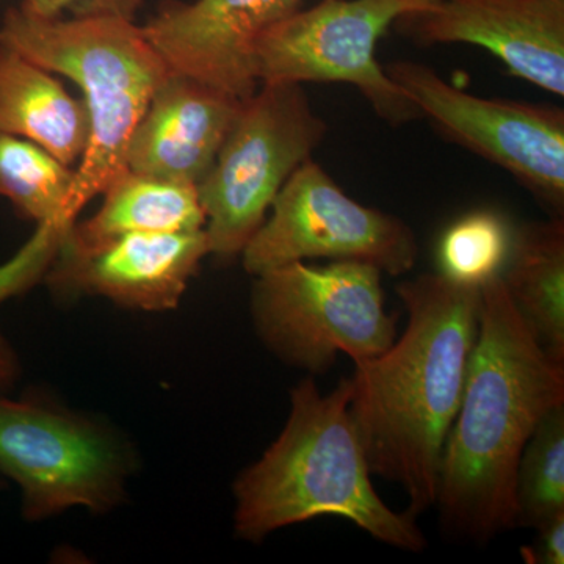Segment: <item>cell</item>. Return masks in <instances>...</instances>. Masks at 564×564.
<instances>
[{"label":"cell","mask_w":564,"mask_h":564,"mask_svg":"<svg viewBox=\"0 0 564 564\" xmlns=\"http://www.w3.org/2000/svg\"><path fill=\"white\" fill-rule=\"evenodd\" d=\"M408 325L355 362L350 414L370 473L400 485L408 513L436 507L441 459L462 403L480 325L481 291L441 273L400 282Z\"/></svg>","instance_id":"obj_1"},{"label":"cell","mask_w":564,"mask_h":564,"mask_svg":"<svg viewBox=\"0 0 564 564\" xmlns=\"http://www.w3.org/2000/svg\"><path fill=\"white\" fill-rule=\"evenodd\" d=\"M480 291V325L444 444L436 507L445 532L485 543L516 527L519 462L538 423L564 404V361L536 343L500 274Z\"/></svg>","instance_id":"obj_2"},{"label":"cell","mask_w":564,"mask_h":564,"mask_svg":"<svg viewBox=\"0 0 564 564\" xmlns=\"http://www.w3.org/2000/svg\"><path fill=\"white\" fill-rule=\"evenodd\" d=\"M351 378L318 391L313 377L291 392V414L278 440L234 484V532L261 543L285 527L339 516L391 547L422 552L413 514L397 513L372 484L350 414Z\"/></svg>","instance_id":"obj_3"},{"label":"cell","mask_w":564,"mask_h":564,"mask_svg":"<svg viewBox=\"0 0 564 564\" xmlns=\"http://www.w3.org/2000/svg\"><path fill=\"white\" fill-rule=\"evenodd\" d=\"M0 44L84 93L90 139L66 204V218L76 223L79 212L128 170L133 129L172 69L143 29L122 18L46 20L14 7L0 24Z\"/></svg>","instance_id":"obj_4"},{"label":"cell","mask_w":564,"mask_h":564,"mask_svg":"<svg viewBox=\"0 0 564 564\" xmlns=\"http://www.w3.org/2000/svg\"><path fill=\"white\" fill-rule=\"evenodd\" d=\"M135 469L132 445L101 419L46 397L0 395V474L20 486L28 521L69 508L109 513Z\"/></svg>","instance_id":"obj_5"},{"label":"cell","mask_w":564,"mask_h":564,"mask_svg":"<svg viewBox=\"0 0 564 564\" xmlns=\"http://www.w3.org/2000/svg\"><path fill=\"white\" fill-rule=\"evenodd\" d=\"M381 273L362 262L325 267L292 262L254 276L256 334L282 362L325 373L339 352L373 358L397 339V315L384 310Z\"/></svg>","instance_id":"obj_6"},{"label":"cell","mask_w":564,"mask_h":564,"mask_svg":"<svg viewBox=\"0 0 564 564\" xmlns=\"http://www.w3.org/2000/svg\"><path fill=\"white\" fill-rule=\"evenodd\" d=\"M245 99L210 172L198 184L209 254L237 258L285 182L325 140L328 126L300 84H261Z\"/></svg>","instance_id":"obj_7"},{"label":"cell","mask_w":564,"mask_h":564,"mask_svg":"<svg viewBox=\"0 0 564 564\" xmlns=\"http://www.w3.org/2000/svg\"><path fill=\"white\" fill-rule=\"evenodd\" d=\"M413 13L403 0H321L259 35L252 47L256 80L340 82L358 88L391 126L419 120L421 111L375 57L391 24Z\"/></svg>","instance_id":"obj_8"},{"label":"cell","mask_w":564,"mask_h":564,"mask_svg":"<svg viewBox=\"0 0 564 564\" xmlns=\"http://www.w3.org/2000/svg\"><path fill=\"white\" fill-rule=\"evenodd\" d=\"M270 210L240 254L252 276L310 259L369 263L400 276L417 262V237L406 221L351 199L313 159L289 177Z\"/></svg>","instance_id":"obj_9"},{"label":"cell","mask_w":564,"mask_h":564,"mask_svg":"<svg viewBox=\"0 0 564 564\" xmlns=\"http://www.w3.org/2000/svg\"><path fill=\"white\" fill-rule=\"evenodd\" d=\"M384 69L444 139L500 166L563 217V109L469 95L423 63L395 62Z\"/></svg>","instance_id":"obj_10"},{"label":"cell","mask_w":564,"mask_h":564,"mask_svg":"<svg viewBox=\"0 0 564 564\" xmlns=\"http://www.w3.org/2000/svg\"><path fill=\"white\" fill-rule=\"evenodd\" d=\"M209 256L206 232L129 234L82 245L63 236L46 281L57 299L102 296L126 310L165 313L180 306Z\"/></svg>","instance_id":"obj_11"},{"label":"cell","mask_w":564,"mask_h":564,"mask_svg":"<svg viewBox=\"0 0 564 564\" xmlns=\"http://www.w3.org/2000/svg\"><path fill=\"white\" fill-rule=\"evenodd\" d=\"M304 0H195L163 3L143 32L174 73L248 99L259 88L252 47Z\"/></svg>","instance_id":"obj_12"},{"label":"cell","mask_w":564,"mask_h":564,"mask_svg":"<svg viewBox=\"0 0 564 564\" xmlns=\"http://www.w3.org/2000/svg\"><path fill=\"white\" fill-rule=\"evenodd\" d=\"M421 44H474L552 95H564V0H441L400 18Z\"/></svg>","instance_id":"obj_13"},{"label":"cell","mask_w":564,"mask_h":564,"mask_svg":"<svg viewBox=\"0 0 564 564\" xmlns=\"http://www.w3.org/2000/svg\"><path fill=\"white\" fill-rule=\"evenodd\" d=\"M243 101L172 70L133 129L126 166L143 176L198 187Z\"/></svg>","instance_id":"obj_14"},{"label":"cell","mask_w":564,"mask_h":564,"mask_svg":"<svg viewBox=\"0 0 564 564\" xmlns=\"http://www.w3.org/2000/svg\"><path fill=\"white\" fill-rule=\"evenodd\" d=\"M0 133L31 140L73 166L87 150L90 118L54 73L0 44Z\"/></svg>","instance_id":"obj_15"},{"label":"cell","mask_w":564,"mask_h":564,"mask_svg":"<svg viewBox=\"0 0 564 564\" xmlns=\"http://www.w3.org/2000/svg\"><path fill=\"white\" fill-rule=\"evenodd\" d=\"M500 278L536 343L564 361V221L525 223L513 229Z\"/></svg>","instance_id":"obj_16"},{"label":"cell","mask_w":564,"mask_h":564,"mask_svg":"<svg viewBox=\"0 0 564 564\" xmlns=\"http://www.w3.org/2000/svg\"><path fill=\"white\" fill-rule=\"evenodd\" d=\"M102 195L101 209L66 231L73 242L93 245L129 234L195 232L206 226L196 185L126 170Z\"/></svg>","instance_id":"obj_17"},{"label":"cell","mask_w":564,"mask_h":564,"mask_svg":"<svg viewBox=\"0 0 564 564\" xmlns=\"http://www.w3.org/2000/svg\"><path fill=\"white\" fill-rule=\"evenodd\" d=\"M73 166L58 161L40 144L0 133V196L41 231L65 236L74 225L66 218Z\"/></svg>","instance_id":"obj_18"},{"label":"cell","mask_w":564,"mask_h":564,"mask_svg":"<svg viewBox=\"0 0 564 564\" xmlns=\"http://www.w3.org/2000/svg\"><path fill=\"white\" fill-rule=\"evenodd\" d=\"M516 527H533L564 513V404L538 423L516 474Z\"/></svg>","instance_id":"obj_19"},{"label":"cell","mask_w":564,"mask_h":564,"mask_svg":"<svg viewBox=\"0 0 564 564\" xmlns=\"http://www.w3.org/2000/svg\"><path fill=\"white\" fill-rule=\"evenodd\" d=\"M513 228L502 215L477 210L455 221L437 248L440 273L448 280L481 288L502 272L510 254Z\"/></svg>","instance_id":"obj_20"},{"label":"cell","mask_w":564,"mask_h":564,"mask_svg":"<svg viewBox=\"0 0 564 564\" xmlns=\"http://www.w3.org/2000/svg\"><path fill=\"white\" fill-rule=\"evenodd\" d=\"M143 0H22L21 7L46 20L82 18H135Z\"/></svg>","instance_id":"obj_21"},{"label":"cell","mask_w":564,"mask_h":564,"mask_svg":"<svg viewBox=\"0 0 564 564\" xmlns=\"http://www.w3.org/2000/svg\"><path fill=\"white\" fill-rule=\"evenodd\" d=\"M538 538L533 545L521 551L530 564L564 563V513L554 516L536 527Z\"/></svg>","instance_id":"obj_22"},{"label":"cell","mask_w":564,"mask_h":564,"mask_svg":"<svg viewBox=\"0 0 564 564\" xmlns=\"http://www.w3.org/2000/svg\"><path fill=\"white\" fill-rule=\"evenodd\" d=\"M21 373V364L17 351L9 340L0 333V392L7 391L17 383Z\"/></svg>","instance_id":"obj_23"},{"label":"cell","mask_w":564,"mask_h":564,"mask_svg":"<svg viewBox=\"0 0 564 564\" xmlns=\"http://www.w3.org/2000/svg\"><path fill=\"white\" fill-rule=\"evenodd\" d=\"M408 6L413 7L414 13H422V11H426L436 7L441 0H403ZM413 13V14H414Z\"/></svg>","instance_id":"obj_24"}]
</instances>
